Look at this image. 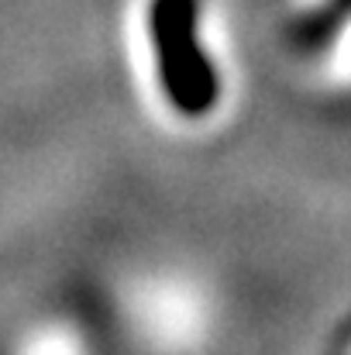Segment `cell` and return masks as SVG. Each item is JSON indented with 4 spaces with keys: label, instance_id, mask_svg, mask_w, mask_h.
Here are the masks:
<instances>
[{
    "label": "cell",
    "instance_id": "1",
    "mask_svg": "<svg viewBox=\"0 0 351 355\" xmlns=\"http://www.w3.org/2000/svg\"><path fill=\"white\" fill-rule=\"evenodd\" d=\"M148 35L172 111L183 118H207L217 107L221 80L197 38V0H152Z\"/></svg>",
    "mask_w": 351,
    "mask_h": 355
},
{
    "label": "cell",
    "instance_id": "2",
    "mask_svg": "<svg viewBox=\"0 0 351 355\" xmlns=\"http://www.w3.org/2000/svg\"><path fill=\"white\" fill-rule=\"evenodd\" d=\"M331 17H334V21L351 17V0H331Z\"/></svg>",
    "mask_w": 351,
    "mask_h": 355
}]
</instances>
